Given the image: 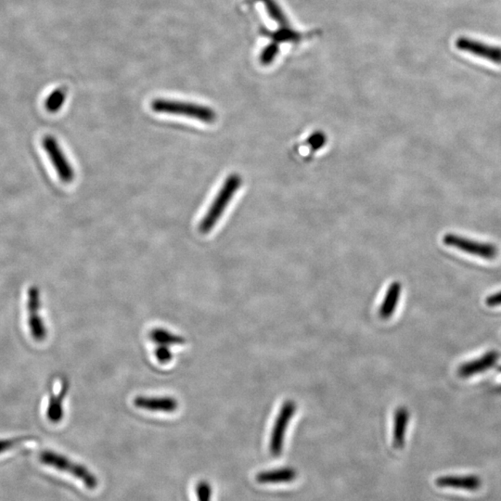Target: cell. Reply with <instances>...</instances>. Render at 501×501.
Masks as SVG:
<instances>
[{
    "instance_id": "obj_1",
    "label": "cell",
    "mask_w": 501,
    "mask_h": 501,
    "mask_svg": "<svg viewBox=\"0 0 501 501\" xmlns=\"http://www.w3.org/2000/svg\"><path fill=\"white\" fill-rule=\"evenodd\" d=\"M242 183V178L238 174H231L226 178L217 195L215 196L206 214L200 223L199 229L202 233H209L215 228L226 211V207L228 206L229 202L241 188Z\"/></svg>"
},
{
    "instance_id": "obj_2",
    "label": "cell",
    "mask_w": 501,
    "mask_h": 501,
    "mask_svg": "<svg viewBox=\"0 0 501 501\" xmlns=\"http://www.w3.org/2000/svg\"><path fill=\"white\" fill-rule=\"evenodd\" d=\"M151 107L156 113L190 117L206 124H213L217 117L213 109L186 101L157 98L151 103Z\"/></svg>"
},
{
    "instance_id": "obj_3",
    "label": "cell",
    "mask_w": 501,
    "mask_h": 501,
    "mask_svg": "<svg viewBox=\"0 0 501 501\" xmlns=\"http://www.w3.org/2000/svg\"><path fill=\"white\" fill-rule=\"evenodd\" d=\"M40 462L47 466L56 469V470L63 471L71 474L89 490H95L98 486V480L94 473L85 466L73 462L65 456L58 454L57 452L46 450L39 456Z\"/></svg>"
},
{
    "instance_id": "obj_4",
    "label": "cell",
    "mask_w": 501,
    "mask_h": 501,
    "mask_svg": "<svg viewBox=\"0 0 501 501\" xmlns=\"http://www.w3.org/2000/svg\"><path fill=\"white\" fill-rule=\"evenodd\" d=\"M443 242L447 246L455 248L466 254L481 257L483 259H495L498 255V249L495 244H490V242L473 241V239L454 233L446 234L443 237Z\"/></svg>"
},
{
    "instance_id": "obj_5",
    "label": "cell",
    "mask_w": 501,
    "mask_h": 501,
    "mask_svg": "<svg viewBox=\"0 0 501 501\" xmlns=\"http://www.w3.org/2000/svg\"><path fill=\"white\" fill-rule=\"evenodd\" d=\"M297 406L292 401H286L282 404L281 409L277 415L275 423L273 428V434L270 436L269 442V450L274 456L281 455L285 434L289 427L290 420L297 412Z\"/></svg>"
},
{
    "instance_id": "obj_6",
    "label": "cell",
    "mask_w": 501,
    "mask_h": 501,
    "mask_svg": "<svg viewBox=\"0 0 501 501\" xmlns=\"http://www.w3.org/2000/svg\"><path fill=\"white\" fill-rule=\"evenodd\" d=\"M42 144L60 180L65 183L73 182L74 170L58 145L57 140L52 136H46L42 140Z\"/></svg>"
},
{
    "instance_id": "obj_7",
    "label": "cell",
    "mask_w": 501,
    "mask_h": 501,
    "mask_svg": "<svg viewBox=\"0 0 501 501\" xmlns=\"http://www.w3.org/2000/svg\"><path fill=\"white\" fill-rule=\"evenodd\" d=\"M456 46L462 52H467L471 54L479 56V57L492 61V63L501 65L500 47L489 46V45L481 43V42L476 41V40L466 39V37H460L456 41Z\"/></svg>"
},
{
    "instance_id": "obj_8",
    "label": "cell",
    "mask_w": 501,
    "mask_h": 501,
    "mask_svg": "<svg viewBox=\"0 0 501 501\" xmlns=\"http://www.w3.org/2000/svg\"><path fill=\"white\" fill-rule=\"evenodd\" d=\"M439 489H462L463 491H477L482 487V479L476 474L467 476H444L436 480Z\"/></svg>"
},
{
    "instance_id": "obj_9",
    "label": "cell",
    "mask_w": 501,
    "mask_h": 501,
    "mask_svg": "<svg viewBox=\"0 0 501 501\" xmlns=\"http://www.w3.org/2000/svg\"><path fill=\"white\" fill-rule=\"evenodd\" d=\"M134 405L138 409L153 412L172 413L177 410L178 402L171 396H138Z\"/></svg>"
},
{
    "instance_id": "obj_10",
    "label": "cell",
    "mask_w": 501,
    "mask_h": 501,
    "mask_svg": "<svg viewBox=\"0 0 501 501\" xmlns=\"http://www.w3.org/2000/svg\"><path fill=\"white\" fill-rule=\"evenodd\" d=\"M498 354L495 351H489L484 354L481 358L473 361L465 362L458 367V375L462 378H469L471 376L481 374L492 369L497 364Z\"/></svg>"
},
{
    "instance_id": "obj_11",
    "label": "cell",
    "mask_w": 501,
    "mask_h": 501,
    "mask_svg": "<svg viewBox=\"0 0 501 501\" xmlns=\"http://www.w3.org/2000/svg\"><path fill=\"white\" fill-rule=\"evenodd\" d=\"M409 412L407 407H399L394 412L393 426V445L394 449H403L406 443L407 425H409Z\"/></svg>"
},
{
    "instance_id": "obj_12",
    "label": "cell",
    "mask_w": 501,
    "mask_h": 501,
    "mask_svg": "<svg viewBox=\"0 0 501 501\" xmlns=\"http://www.w3.org/2000/svg\"><path fill=\"white\" fill-rule=\"evenodd\" d=\"M402 292L401 284L399 281H394L386 290L385 298L381 303L379 308V316L382 319H390L394 315V311L398 308L399 300H401Z\"/></svg>"
},
{
    "instance_id": "obj_13",
    "label": "cell",
    "mask_w": 501,
    "mask_h": 501,
    "mask_svg": "<svg viewBox=\"0 0 501 501\" xmlns=\"http://www.w3.org/2000/svg\"><path fill=\"white\" fill-rule=\"evenodd\" d=\"M295 478H297V471L294 469L282 468L258 473L257 481L260 484H279L288 483L294 481Z\"/></svg>"
},
{
    "instance_id": "obj_14",
    "label": "cell",
    "mask_w": 501,
    "mask_h": 501,
    "mask_svg": "<svg viewBox=\"0 0 501 501\" xmlns=\"http://www.w3.org/2000/svg\"><path fill=\"white\" fill-rule=\"evenodd\" d=\"M264 36L270 37L273 42L276 43H284V42H294L297 43L301 40L305 39L306 34L299 33V32L290 28L289 26H281V28L277 31L270 32L268 30H262Z\"/></svg>"
},
{
    "instance_id": "obj_15",
    "label": "cell",
    "mask_w": 501,
    "mask_h": 501,
    "mask_svg": "<svg viewBox=\"0 0 501 501\" xmlns=\"http://www.w3.org/2000/svg\"><path fill=\"white\" fill-rule=\"evenodd\" d=\"M67 385H63V388L58 396H52L50 399L49 407H47V419L52 423H57L61 422L63 418V399H65L66 393H67Z\"/></svg>"
},
{
    "instance_id": "obj_16",
    "label": "cell",
    "mask_w": 501,
    "mask_h": 501,
    "mask_svg": "<svg viewBox=\"0 0 501 501\" xmlns=\"http://www.w3.org/2000/svg\"><path fill=\"white\" fill-rule=\"evenodd\" d=\"M150 338L157 345H180L186 343L185 338L161 328L151 330Z\"/></svg>"
},
{
    "instance_id": "obj_17",
    "label": "cell",
    "mask_w": 501,
    "mask_h": 501,
    "mask_svg": "<svg viewBox=\"0 0 501 501\" xmlns=\"http://www.w3.org/2000/svg\"><path fill=\"white\" fill-rule=\"evenodd\" d=\"M67 92L63 87L53 90L45 101V108L50 114L58 113L65 103Z\"/></svg>"
},
{
    "instance_id": "obj_18",
    "label": "cell",
    "mask_w": 501,
    "mask_h": 501,
    "mask_svg": "<svg viewBox=\"0 0 501 501\" xmlns=\"http://www.w3.org/2000/svg\"><path fill=\"white\" fill-rule=\"evenodd\" d=\"M29 328L32 337L36 341H43L47 337V330L45 327L41 317H39V312H30L29 316Z\"/></svg>"
},
{
    "instance_id": "obj_19",
    "label": "cell",
    "mask_w": 501,
    "mask_h": 501,
    "mask_svg": "<svg viewBox=\"0 0 501 501\" xmlns=\"http://www.w3.org/2000/svg\"><path fill=\"white\" fill-rule=\"evenodd\" d=\"M265 4L270 18H273L279 25L288 26L287 18L285 17L284 12L274 0H266Z\"/></svg>"
},
{
    "instance_id": "obj_20",
    "label": "cell",
    "mask_w": 501,
    "mask_h": 501,
    "mask_svg": "<svg viewBox=\"0 0 501 501\" xmlns=\"http://www.w3.org/2000/svg\"><path fill=\"white\" fill-rule=\"evenodd\" d=\"M279 45L278 43H276V42H273V43L268 45V46L264 49L262 53H261V65L266 66L271 65L274 60H275L277 55L279 54Z\"/></svg>"
},
{
    "instance_id": "obj_21",
    "label": "cell",
    "mask_w": 501,
    "mask_h": 501,
    "mask_svg": "<svg viewBox=\"0 0 501 501\" xmlns=\"http://www.w3.org/2000/svg\"><path fill=\"white\" fill-rule=\"evenodd\" d=\"M195 494L197 501H211L213 495L211 484H209V482L205 481V480H201L196 484Z\"/></svg>"
},
{
    "instance_id": "obj_22",
    "label": "cell",
    "mask_w": 501,
    "mask_h": 501,
    "mask_svg": "<svg viewBox=\"0 0 501 501\" xmlns=\"http://www.w3.org/2000/svg\"><path fill=\"white\" fill-rule=\"evenodd\" d=\"M156 356L157 361L162 364L169 363L173 359L172 352L170 350L169 346L167 345H157Z\"/></svg>"
},
{
    "instance_id": "obj_23",
    "label": "cell",
    "mask_w": 501,
    "mask_h": 501,
    "mask_svg": "<svg viewBox=\"0 0 501 501\" xmlns=\"http://www.w3.org/2000/svg\"><path fill=\"white\" fill-rule=\"evenodd\" d=\"M28 309L30 312H39L40 308L39 290L36 287L29 290Z\"/></svg>"
},
{
    "instance_id": "obj_24",
    "label": "cell",
    "mask_w": 501,
    "mask_h": 501,
    "mask_svg": "<svg viewBox=\"0 0 501 501\" xmlns=\"http://www.w3.org/2000/svg\"><path fill=\"white\" fill-rule=\"evenodd\" d=\"M308 141L309 145H310L314 150H318L319 148H321V146H323L325 142H326V137H325V135L322 134L321 132L314 133V135H312L311 137L308 138Z\"/></svg>"
},
{
    "instance_id": "obj_25",
    "label": "cell",
    "mask_w": 501,
    "mask_h": 501,
    "mask_svg": "<svg viewBox=\"0 0 501 501\" xmlns=\"http://www.w3.org/2000/svg\"><path fill=\"white\" fill-rule=\"evenodd\" d=\"M487 305L490 308L501 306V292H495L494 295H489L486 300Z\"/></svg>"
},
{
    "instance_id": "obj_26",
    "label": "cell",
    "mask_w": 501,
    "mask_h": 501,
    "mask_svg": "<svg viewBox=\"0 0 501 501\" xmlns=\"http://www.w3.org/2000/svg\"><path fill=\"white\" fill-rule=\"evenodd\" d=\"M20 441L21 440H18V439H16V440H0V453L5 452L7 451V450L12 449V447H15Z\"/></svg>"
},
{
    "instance_id": "obj_27",
    "label": "cell",
    "mask_w": 501,
    "mask_h": 501,
    "mask_svg": "<svg viewBox=\"0 0 501 501\" xmlns=\"http://www.w3.org/2000/svg\"><path fill=\"white\" fill-rule=\"evenodd\" d=\"M258 1H266V0H250L249 2H250V3H255V2H258Z\"/></svg>"
}]
</instances>
